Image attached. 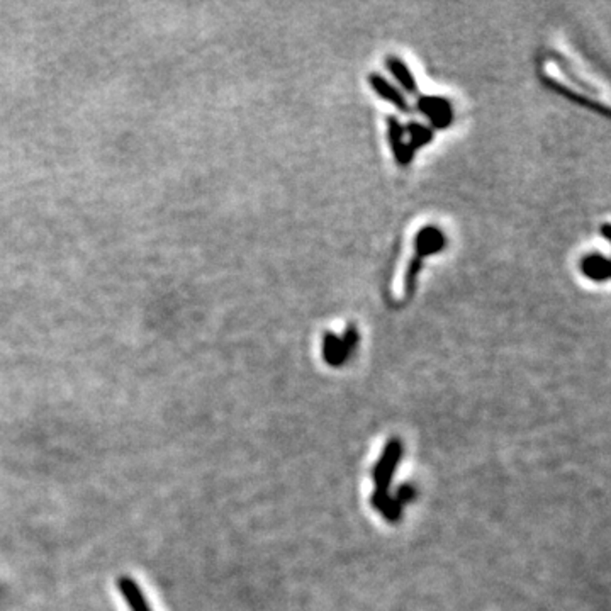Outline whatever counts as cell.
Masks as SVG:
<instances>
[{
    "instance_id": "6da1fadb",
    "label": "cell",
    "mask_w": 611,
    "mask_h": 611,
    "mask_svg": "<svg viewBox=\"0 0 611 611\" xmlns=\"http://www.w3.org/2000/svg\"><path fill=\"white\" fill-rule=\"evenodd\" d=\"M401 457H403V442L399 438H391L384 447L382 455L374 466V471H372L375 491L389 492L392 479H394V472L399 467Z\"/></svg>"
},
{
    "instance_id": "30bf717a",
    "label": "cell",
    "mask_w": 611,
    "mask_h": 611,
    "mask_svg": "<svg viewBox=\"0 0 611 611\" xmlns=\"http://www.w3.org/2000/svg\"><path fill=\"white\" fill-rule=\"evenodd\" d=\"M386 63H387V68L391 70V73L397 78V82H399L401 85L409 92V94H414V92H416V82H414L413 75L408 70V66H406L403 61L396 56L387 58Z\"/></svg>"
},
{
    "instance_id": "5b68a950",
    "label": "cell",
    "mask_w": 611,
    "mask_h": 611,
    "mask_svg": "<svg viewBox=\"0 0 611 611\" xmlns=\"http://www.w3.org/2000/svg\"><path fill=\"white\" fill-rule=\"evenodd\" d=\"M370 504L372 508L382 514L387 521L391 523L401 521V516H403V506L397 503L389 492L374 491V495L370 497Z\"/></svg>"
},
{
    "instance_id": "3957f363",
    "label": "cell",
    "mask_w": 611,
    "mask_h": 611,
    "mask_svg": "<svg viewBox=\"0 0 611 611\" xmlns=\"http://www.w3.org/2000/svg\"><path fill=\"white\" fill-rule=\"evenodd\" d=\"M420 111L432 119V123L438 128H445L450 124L452 111L450 104L440 97H423L420 99Z\"/></svg>"
},
{
    "instance_id": "7c38bea8",
    "label": "cell",
    "mask_w": 611,
    "mask_h": 611,
    "mask_svg": "<svg viewBox=\"0 0 611 611\" xmlns=\"http://www.w3.org/2000/svg\"><path fill=\"white\" fill-rule=\"evenodd\" d=\"M394 500H396L397 503H399L401 506L413 503V501L416 500V488H414L413 484H403V485H399V489H397V491H396Z\"/></svg>"
},
{
    "instance_id": "7a4b0ae2",
    "label": "cell",
    "mask_w": 611,
    "mask_h": 611,
    "mask_svg": "<svg viewBox=\"0 0 611 611\" xmlns=\"http://www.w3.org/2000/svg\"><path fill=\"white\" fill-rule=\"evenodd\" d=\"M357 345V332L355 328H349L343 338L334 337L333 333H326L323 340V357L329 365H343L350 357V351Z\"/></svg>"
},
{
    "instance_id": "8992f818",
    "label": "cell",
    "mask_w": 611,
    "mask_h": 611,
    "mask_svg": "<svg viewBox=\"0 0 611 611\" xmlns=\"http://www.w3.org/2000/svg\"><path fill=\"white\" fill-rule=\"evenodd\" d=\"M370 85L372 89L377 92L379 97H382L384 100H387V102H391L392 106H396L399 111L403 112L409 111V106L408 102H406L404 95L397 89H394L386 78L379 77V75H370Z\"/></svg>"
},
{
    "instance_id": "52a82bcc",
    "label": "cell",
    "mask_w": 611,
    "mask_h": 611,
    "mask_svg": "<svg viewBox=\"0 0 611 611\" xmlns=\"http://www.w3.org/2000/svg\"><path fill=\"white\" fill-rule=\"evenodd\" d=\"M387 121H389V140H391L392 150H394L397 160H399L401 165H409L413 150L409 148V145L404 141V129L401 128L399 123H397L396 119H392V117H389Z\"/></svg>"
},
{
    "instance_id": "9c48e42d",
    "label": "cell",
    "mask_w": 611,
    "mask_h": 611,
    "mask_svg": "<svg viewBox=\"0 0 611 611\" xmlns=\"http://www.w3.org/2000/svg\"><path fill=\"white\" fill-rule=\"evenodd\" d=\"M583 274L593 280H605L610 275V262L601 255H589L583 262Z\"/></svg>"
},
{
    "instance_id": "277c9868",
    "label": "cell",
    "mask_w": 611,
    "mask_h": 611,
    "mask_svg": "<svg viewBox=\"0 0 611 611\" xmlns=\"http://www.w3.org/2000/svg\"><path fill=\"white\" fill-rule=\"evenodd\" d=\"M117 589H119L121 596L124 598V601L128 603L131 611H152L143 591H141V588L136 584L135 579L128 576L119 577L117 579Z\"/></svg>"
},
{
    "instance_id": "8fae6325",
    "label": "cell",
    "mask_w": 611,
    "mask_h": 611,
    "mask_svg": "<svg viewBox=\"0 0 611 611\" xmlns=\"http://www.w3.org/2000/svg\"><path fill=\"white\" fill-rule=\"evenodd\" d=\"M408 131L409 138H411V145H409L411 150L416 148V146H423L432 140V131L426 129L425 126H421V124H411V126L408 128Z\"/></svg>"
},
{
    "instance_id": "ba28073f",
    "label": "cell",
    "mask_w": 611,
    "mask_h": 611,
    "mask_svg": "<svg viewBox=\"0 0 611 611\" xmlns=\"http://www.w3.org/2000/svg\"><path fill=\"white\" fill-rule=\"evenodd\" d=\"M443 248V236L438 229L435 228H425L423 231L418 234L416 238V250L418 257H425V255L437 253Z\"/></svg>"
}]
</instances>
